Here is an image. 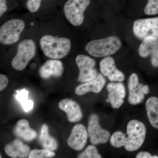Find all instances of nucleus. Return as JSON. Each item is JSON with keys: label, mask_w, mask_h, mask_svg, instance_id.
<instances>
[{"label": "nucleus", "mask_w": 158, "mask_h": 158, "mask_svg": "<svg viewBox=\"0 0 158 158\" xmlns=\"http://www.w3.org/2000/svg\"><path fill=\"white\" fill-rule=\"evenodd\" d=\"M40 48L44 55L51 59H58L66 56L71 48L70 40L65 37L45 35L40 41Z\"/></svg>", "instance_id": "1"}, {"label": "nucleus", "mask_w": 158, "mask_h": 158, "mask_svg": "<svg viewBox=\"0 0 158 158\" xmlns=\"http://www.w3.org/2000/svg\"><path fill=\"white\" fill-rule=\"evenodd\" d=\"M120 40L116 36H112L94 40L88 42L85 49L90 56L96 58L110 56L121 48Z\"/></svg>", "instance_id": "2"}, {"label": "nucleus", "mask_w": 158, "mask_h": 158, "mask_svg": "<svg viewBox=\"0 0 158 158\" xmlns=\"http://www.w3.org/2000/svg\"><path fill=\"white\" fill-rule=\"evenodd\" d=\"M146 133L143 123L137 119L130 120L127 126V141L124 146L126 150L133 152L139 149L144 144Z\"/></svg>", "instance_id": "3"}, {"label": "nucleus", "mask_w": 158, "mask_h": 158, "mask_svg": "<svg viewBox=\"0 0 158 158\" xmlns=\"http://www.w3.org/2000/svg\"><path fill=\"white\" fill-rule=\"evenodd\" d=\"M36 46L32 39H25L19 43L17 52L11 61V66L15 70L21 71L35 56Z\"/></svg>", "instance_id": "4"}, {"label": "nucleus", "mask_w": 158, "mask_h": 158, "mask_svg": "<svg viewBox=\"0 0 158 158\" xmlns=\"http://www.w3.org/2000/svg\"><path fill=\"white\" fill-rule=\"evenodd\" d=\"M90 0H68L64 6L65 17L71 24L81 25L84 21V12Z\"/></svg>", "instance_id": "5"}, {"label": "nucleus", "mask_w": 158, "mask_h": 158, "mask_svg": "<svg viewBox=\"0 0 158 158\" xmlns=\"http://www.w3.org/2000/svg\"><path fill=\"white\" fill-rule=\"evenodd\" d=\"M25 26L24 22L19 19H11L5 23L0 28V42L6 45L17 42Z\"/></svg>", "instance_id": "6"}, {"label": "nucleus", "mask_w": 158, "mask_h": 158, "mask_svg": "<svg viewBox=\"0 0 158 158\" xmlns=\"http://www.w3.org/2000/svg\"><path fill=\"white\" fill-rule=\"evenodd\" d=\"M133 31L135 37L141 40L148 37L158 39V17L135 21L133 24Z\"/></svg>", "instance_id": "7"}, {"label": "nucleus", "mask_w": 158, "mask_h": 158, "mask_svg": "<svg viewBox=\"0 0 158 158\" xmlns=\"http://www.w3.org/2000/svg\"><path fill=\"white\" fill-rule=\"evenodd\" d=\"M88 132L90 143L94 145L105 144L111 137L110 132L101 127L98 115L94 113L89 116Z\"/></svg>", "instance_id": "8"}, {"label": "nucleus", "mask_w": 158, "mask_h": 158, "mask_svg": "<svg viewBox=\"0 0 158 158\" xmlns=\"http://www.w3.org/2000/svg\"><path fill=\"white\" fill-rule=\"evenodd\" d=\"M129 90L128 101L131 105H136L142 102L145 94L149 93V87L142 83H139L138 75L133 73L131 75L128 83Z\"/></svg>", "instance_id": "9"}, {"label": "nucleus", "mask_w": 158, "mask_h": 158, "mask_svg": "<svg viewBox=\"0 0 158 158\" xmlns=\"http://www.w3.org/2000/svg\"><path fill=\"white\" fill-rule=\"evenodd\" d=\"M76 62L79 69L78 81L85 83L97 76V71L94 68L96 62L92 58L85 55H79L76 58Z\"/></svg>", "instance_id": "10"}, {"label": "nucleus", "mask_w": 158, "mask_h": 158, "mask_svg": "<svg viewBox=\"0 0 158 158\" xmlns=\"http://www.w3.org/2000/svg\"><path fill=\"white\" fill-rule=\"evenodd\" d=\"M108 92L106 102L114 109H118L124 103L126 91L124 85L120 82L109 83L106 87Z\"/></svg>", "instance_id": "11"}, {"label": "nucleus", "mask_w": 158, "mask_h": 158, "mask_svg": "<svg viewBox=\"0 0 158 158\" xmlns=\"http://www.w3.org/2000/svg\"><path fill=\"white\" fill-rule=\"evenodd\" d=\"M88 130L84 124H77L72 130L67 139V144L75 150H81L87 143L88 138Z\"/></svg>", "instance_id": "12"}, {"label": "nucleus", "mask_w": 158, "mask_h": 158, "mask_svg": "<svg viewBox=\"0 0 158 158\" xmlns=\"http://www.w3.org/2000/svg\"><path fill=\"white\" fill-rule=\"evenodd\" d=\"M99 66L102 74L107 77L110 81L122 82L124 81V74L116 68L115 60L113 57H105L100 62Z\"/></svg>", "instance_id": "13"}, {"label": "nucleus", "mask_w": 158, "mask_h": 158, "mask_svg": "<svg viewBox=\"0 0 158 158\" xmlns=\"http://www.w3.org/2000/svg\"><path fill=\"white\" fill-rule=\"evenodd\" d=\"M106 82V81L103 75L99 74L95 78L78 86L76 88L75 92L79 96L84 95L89 92L98 94L102 90Z\"/></svg>", "instance_id": "14"}, {"label": "nucleus", "mask_w": 158, "mask_h": 158, "mask_svg": "<svg viewBox=\"0 0 158 158\" xmlns=\"http://www.w3.org/2000/svg\"><path fill=\"white\" fill-rule=\"evenodd\" d=\"M60 110L64 111L67 114L69 121L70 122H77L83 117L81 109L76 102L69 99L62 100L59 103Z\"/></svg>", "instance_id": "15"}, {"label": "nucleus", "mask_w": 158, "mask_h": 158, "mask_svg": "<svg viewBox=\"0 0 158 158\" xmlns=\"http://www.w3.org/2000/svg\"><path fill=\"white\" fill-rule=\"evenodd\" d=\"M63 72L62 62L57 59L46 61L40 68V76L42 78L48 79L51 77H58L62 75Z\"/></svg>", "instance_id": "16"}, {"label": "nucleus", "mask_w": 158, "mask_h": 158, "mask_svg": "<svg viewBox=\"0 0 158 158\" xmlns=\"http://www.w3.org/2000/svg\"><path fill=\"white\" fill-rule=\"evenodd\" d=\"M4 150L7 155L13 158L29 157L31 152L30 147L19 139L6 145Z\"/></svg>", "instance_id": "17"}, {"label": "nucleus", "mask_w": 158, "mask_h": 158, "mask_svg": "<svg viewBox=\"0 0 158 158\" xmlns=\"http://www.w3.org/2000/svg\"><path fill=\"white\" fill-rule=\"evenodd\" d=\"M13 132L16 137L27 141L34 140L37 135L36 132L30 127L28 121L25 119L17 122Z\"/></svg>", "instance_id": "18"}, {"label": "nucleus", "mask_w": 158, "mask_h": 158, "mask_svg": "<svg viewBox=\"0 0 158 158\" xmlns=\"http://www.w3.org/2000/svg\"><path fill=\"white\" fill-rule=\"evenodd\" d=\"M145 109L150 123L153 127L158 130V98L152 96L148 99Z\"/></svg>", "instance_id": "19"}, {"label": "nucleus", "mask_w": 158, "mask_h": 158, "mask_svg": "<svg viewBox=\"0 0 158 158\" xmlns=\"http://www.w3.org/2000/svg\"><path fill=\"white\" fill-rule=\"evenodd\" d=\"M39 141L44 149L53 151L58 147L56 140L49 135L48 127L46 124L43 125L39 136Z\"/></svg>", "instance_id": "20"}, {"label": "nucleus", "mask_w": 158, "mask_h": 158, "mask_svg": "<svg viewBox=\"0 0 158 158\" xmlns=\"http://www.w3.org/2000/svg\"><path fill=\"white\" fill-rule=\"evenodd\" d=\"M158 44V39L156 37H148L144 38L138 48L139 56L141 58H147L152 53Z\"/></svg>", "instance_id": "21"}, {"label": "nucleus", "mask_w": 158, "mask_h": 158, "mask_svg": "<svg viewBox=\"0 0 158 158\" xmlns=\"http://www.w3.org/2000/svg\"><path fill=\"white\" fill-rule=\"evenodd\" d=\"M14 94L15 99L20 103L24 111L28 112L34 108V102L32 100L29 99V91L24 88L21 90L15 91Z\"/></svg>", "instance_id": "22"}, {"label": "nucleus", "mask_w": 158, "mask_h": 158, "mask_svg": "<svg viewBox=\"0 0 158 158\" xmlns=\"http://www.w3.org/2000/svg\"><path fill=\"white\" fill-rule=\"evenodd\" d=\"M127 141V135L120 131L115 132L110 137V144L113 147L120 148L124 147Z\"/></svg>", "instance_id": "23"}, {"label": "nucleus", "mask_w": 158, "mask_h": 158, "mask_svg": "<svg viewBox=\"0 0 158 158\" xmlns=\"http://www.w3.org/2000/svg\"><path fill=\"white\" fill-rule=\"evenodd\" d=\"M79 158H101L102 156L99 153L98 150L94 145H90L87 147L85 151L78 156Z\"/></svg>", "instance_id": "24"}, {"label": "nucleus", "mask_w": 158, "mask_h": 158, "mask_svg": "<svg viewBox=\"0 0 158 158\" xmlns=\"http://www.w3.org/2000/svg\"><path fill=\"white\" fill-rule=\"evenodd\" d=\"M56 155L55 153L52 151L47 149H34L31 151L29 155V158H52Z\"/></svg>", "instance_id": "25"}, {"label": "nucleus", "mask_w": 158, "mask_h": 158, "mask_svg": "<svg viewBox=\"0 0 158 158\" xmlns=\"http://www.w3.org/2000/svg\"><path fill=\"white\" fill-rule=\"evenodd\" d=\"M147 4L144 9V12L147 15H155L158 14V0H148Z\"/></svg>", "instance_id": "26"}, {"label": "nucleus", "mask_w": 158, "mask_h": 158, "mask_svg": "<svg viewBox=\"0 0 158 158\" xmlns=\"http://www.w3.org/2000/svg\"><path fill=\"white\" fill-rule=\"evenodd\" d=\"M42 0H27L26 6L29 11L32 13L39 10Z\"/></svg>", "instance_id": "27"}, {"label": "nucleus", "mask_w": 158, "mask_h": 158, "mask_svg": "<svg viewBox=\"0 0 158 158\" xmlns=\"http://www.w3.org/2000/svg\"><path fill=\"white\" fill-rule=\"evenodd\" d=\"M151 63L153 67H158V44L152 54Z\"/></svg>", "instance_id": "28"}, {"label": "nucleus", "mask_w": 158, "mask_h": 158, "mask_svg": "<svg viewBox=\"0 0 158 158\" xmlns=\"http://www.w3.org/2000/svg\"><path fill=\"white\" fill-rule=\"evenodd\" d=\"M9 80L6 76L3 74L0 75V90H4L8 86Z\"/></svg>", "instance_id": "29"}, {"label": "nucleus", "mask_w": 158, "mask_h": 158, "mask_svg": "<svg viewBox=\"0 0 158 158\" xmlns=\"http://www.w3.org/2000/svg\"><path fill=\"white\" fill-rule=\"evenodd\" d=\"M7 10L6 0H0V16L2 15Z\"/></svg>", "instance_id": "30"}, {"label": "nucleus", "mask_w": 158, "mask_h": 158, "mask_svg": "<svg viewBox=\"0 0 158 158\" xmlns=\"http://www.w3.org/2000/svg\"><path fill=\"white\" fill-rule=\"evenodd\" d=\"M152 156L149 152L142 151L138 152L136 156V158H152Z\"/></svg>", "instance_id": "31"}, {"label": "nucleus", "mask_w": 158, "mask_h": 158, "mask_svg": "<svg viewBox=\"0 0 158 158\" xmlns=\"http://www.w3.org/2000/svg\"><path fill=\"white\" fill-rule=\"evenodd\" d=\"M152 158H158V156H152Z\"/></svg>", "instance_id": "32"}]
</instances>
